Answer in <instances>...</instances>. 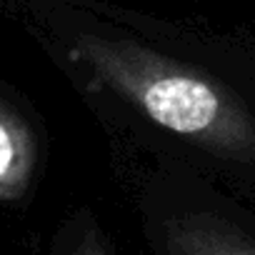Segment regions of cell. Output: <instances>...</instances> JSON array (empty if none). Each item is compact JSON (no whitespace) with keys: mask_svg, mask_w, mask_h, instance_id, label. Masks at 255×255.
Instances as JSON below:
<instances>
[{"mask_svg":"<svg viewBox=\"0 0 255 255\" xmlns=\"http://www.w3.org/2000/svg\"><path fill=\"white\" fill-rule=\"evenodd\" d=\"M0 3H3V0H0Z\"/></svg>","mask_w":255,"mask_h":255,"instance_id":"obj_5","label":"cell"},{"mask_svg":"<svg viewBox=\"0 0 255 255\" xmlns=\"http://www.w3.org/2000/svg\"><path fill=\"white\" fill-rule=\"evenodd\" d=\"M93 88L205 155L255 170V108L223 75L173 50L145 15L103 0H10Z\"/></svg>","mask_w":255,"mask_h":255,"instance_id":"obj_1","label":"cell"},{"mask_svg":"<svg viewBox=\"0 0 255 255\" xmlns=\"http://www.w3.org/2000/svg\"><path fill=\"white\" fill-rule=\"evenodd\" d=\"M38 168V143L30 125L5 100H0V200L28 193Z\"/></svg>","mask_w":255,"mask_h":255,"instance_id":"obj_3","label":"cell"},{"mask_svg":"<svg viewBox=\"0 0 255 255\" xmlns=\"http://www.w3.org/2000/svg\"><path fill=\"white\" fill-rule=\"evenodd\" d=\"M63 255H110V250H108V243H105L100 228L93 220H85L70 235Z\"/></svg>","mask_w":255,"mask_h":255,"instance_id":"obj_4","label":"cell"},{"mask_svg":"<svg viewBox=\"0 0 255 255\" xmlns=\"http://www.w3.org/2000/svg\"><path fill=\"white\" fill-rule=\"evenodd\" d=\"M163 255H255V230L215 213H183L160 230Z\"/></svg>","mask_w":255,"mask_h":255,"instance_id":"obj_2","label":"cell"}]
</instances>
